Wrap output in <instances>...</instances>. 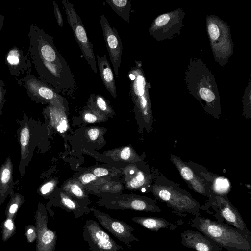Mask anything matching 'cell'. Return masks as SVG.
Segmentation results:
<instances>
[{
    "instance_id": "24",
    "label": "cell",
    "mask_w": 251,
    "mask_h": 251,
    "mask_svg": "<svg viewBox=\"0 0 251 251\" xmlns=\"http://www.w3.org/2000/svg\"><path fill=\"white\" fill-rule=\"evenodd\" d=\"M25 235L29 243H32L37 239V230L35 225H29L25 227Z\"/></svg>"
},
{
    "instance_id": "16",
    "label": "cell",
    "mask_w": 251,
    "mask_h": 251,
    "mask_svg": "<svg viewBox=\"0 0 251 251\" xmlns=\"http://www.w3.org/2000/svg\"><path fill=\"white\" fill-rule=\"evenodd\" d=\"M198 172L200 175H197L201 176L209 184L211 195L224 196L229 192L231 185L227 178L217 175L212 176V173L201 169Z\"/></svg>"
},
{
    "instance_id": "2",
    "label": "cell",
    "mask_w": 251,
    "mask_h": 251,
    "mask_svg": "<svg viewBox=\"0 0 251 251\" xmlns=\"http://www.w3.org/2000/svg\"><path fill=\"white\" fill-rule=\"evenodd\" d=\"M188 224L228 251H251V235L219 220L195 216Z\"/></svg>"
},
{
    "instance_id": "11",
    "label": "cell",
    "mask_w": 251,
    "mask_h": 251,
    "mask_svg": "<svg viewBox=\"0 0 251 251\" xmlns=\"http://www.w3.org/2000/svg\"><path fill=\"white\" fill-rule=\"evenodd\" d=\"M170 160L175 166L183 179L194 191L205 196L211 195L209 184L198 176L193 169L180 158L174 154L170 156Z\"/></svg>"
},
{
    "instance_id": "35",
    "label": "cell",
    "mask_w": 251,
    "mask_h": 251,
    "mask_svg": "<svg viewBox=\"0 0 251 251\" xmlns=\"http://www.w3.org/2000/svg\"><path fill=\"white\" fill-rule=\"evenodd\" d=\"M96 179V176L94 174L90 173L86 174L81 177V180L85 183H88Z\"/></svg>"
},
{
    "instance_id": "1",
    "label": "cell",
    "mask_w": 251,
    "mask_h": 251,
    "mask_svg": "<svg viewBox=\"0 0 251 251\" xmlns=\"http://www.w3.org/2000/svg\"><path fill=\"white\" fill-rule=\"evenodd\" d=\"M28 53L39 79L57 93L72 94L76 83L66 60L55 47L53 37L31 24L28 33Z\"/></svg>"
},
{
    "instance_id": "37",
    "label": "cell",
    "mask_w": 251,
    "mask_h": 251,
    "mask_svg": "<svg viewBox=\"0 0 251 251\" xmlns=\"http://www.w3.org/2000/svg\"><path fill=\"white\" fill-rule=\"evenodd\" d=\"M4 22V16L0 14V33L3 27Z\"/></svg>"
},
{
    "instance_id": "26",
    "label": "cell",
    "mask_w": 251,
    "mask_h": 251,
    "mask_svg": "<svg viewBox=\"0 0 251 251\" xmlns=\"http://www.w3.org/2000/svg\"><path fill=\"white\" fill-rule=\"evenodd\" d=\"M201 97L207 102H212L215 99L214 94L206 88H201L199 91Z\"/></svg>"
},
{
    "instance_id": "8",
    "label": "cell",
    "mask_w": 251,
    "mask_h": 251,
    "mask_svg": "<svg viewBox=\"0 0 251 251\" xmlns=\"http://www.w3.org/2000/svg\"><path fill=\"white\" fill-rule=\"evenodd\" d=\"M91 211L99 224L119 240L125 243L128 249H131L132 242L139 241L132 233L135 229L126 223L114 219L96 209L92 208Z\"/></svg>"
},
{
    "instance_id": "32",
    "label": "cell",
    "mask_w": 251,
    "mask_h": 251,
    "mask_svg": "<svg viewBox=\"0 0 251 251\" xmlns=\"http://www.w3.org/2000/svg\"><path fill=\"white\" fill-rule=\"evenodd\" d=\"M170 20V16L168 14H163L159 16L155 20V24L157 26H163L166 24Z\"/></svg>"
},
{
    "instance_id": "4",
    "label": "cell",
    "mask_w": 251,
    "mask_h": 251,
    "mask_svg": "<svg viewBox=\"0 0 251 251\" xmlns=\"http://www.w3.org/2000/svg\"><path fill=\"white\" fill-rule=\"evenodd\" d=\"M30 69L26 75L18 80V84L25 89L30 99L36 103H48L63 109L65 99L52 87L31 74Z\"/></svg>"
},
{
    "instance_id": "21",
    "label": "cell",
    "mask_w": 251,
    "mask_h": 251,
    "mask_svg": "<svg viewBox=\"0 0 251 251\" xmlns=\"http://www.w3.org/2000/svg\"><path fill=\"white\" fill-rule=\"evenodd\" d=\"M10 195V199L6 209L5 215L6 218L14 219L18 209L24 203L25 199L22 194L14 191Z\"/></svg>"
},
{
    "instance_id": "13",
    "label": "cell",
    "mask_w": 251,
    "mask_h": 251,
    "mask_svg": "<svg viewBox=\"0 0 251 251\" xmlns=\"http://www.w3.org/2000/svg\"><path fill=\"white\" fill-rule=\"evenodd\" d=\"M181 243L196 251H222L214 241L199 231L184 230L180 233Z\"/></svg>"
},
{
    "instance_id": "27",
    "label": "cell",
    "mask_w": 251,
    "mask_h": 251,
    "mask_svg": "<svg viewBox=\"0 0 251 251\" xmlns=\"http://www.w3.org/2000/svg\"><path fill=\"white\" fill-rule=\"evenodd\" d=\"M54 185L53 181H50L44 183L39 188L40 193L43 196L48 195L53 190Z\"/></svg>"
},
{
    "instance_id": "5",
    "label": "cell",
    "mask_w": 251,
    "mask_h": 251,
    "mask_svg": "<svg viewBox=\"0 0 251 251\" xmlns=\"http://www.w3.org/2000/svg\"><path fill=\"white\" fill-rule=\"evenodd\" d=\"M62 3L64 7L68 22L73 30L83 57L92 71L96 74H98L93 44L89 41L80 17L76 13L72 3L67 0H62Z\"/></svg>"
},
{
    "instance_id": "15",
    "label": "cell",
    "mask_w": 251,
    "mask_h": 251,
    "mask_svg": "<svg viewBox=\"0 0 251 251\" xmlns=\"http://www.w3.org/2000/svg\"><path fill=\"white\" fill-rule=\"evenodd\" d=\"M13 166L10 157H7L0 168V205L7 196L13 191L15 183L13 177Z\"/></svg>"
},
{
    "instance_id": "19",
    "label": "cell",
    "mask_w": 251,
    "mask_h": 251,
    "mask_svg": "<svg viewBox=\"0 0 251 251\" xmlns=\"http://www.w3.org/2000/svg\"><path fill=\"white\" fill-rule=\"evenodd\" d=\"M58 205L67 211L72 212L75 218H79L90 212V209L84 202L75 200L63 193L60 194Z\"/></svg>"
},
{
    "instance_id": "12",
    "label": "cell",
    "mask_w": 251,
    "mask_h": 251,
    "mask_svg": "<svg viewBox=\"0 0 251 251\" xmlns=\"http://www.w3.org/2000/svg\"><path fill=\"white\" fill-rule=\"evenodd\" d=\"M24 121L19 130V141L20 145V160L19 172L21 176L25 174V169L30 160L33 153V131L28 123Z\"/></svg>"
},
{
    "instance_id": "36",
    "label": "cell",
    "mask_w": 251,
    "mask_h": 251,
    "mask_svg": "<svg viewBox=\"0 0 251 251\" xmlns=\"http://www.w3.org/2000/svg\"><path fill=\"white\" fill-rule=\"evenodd\" d=\"M100 131L97 128H92L88 132V136L92 140H96L99 135Z\"/></svg>"
},
{
    "instance_id": "33",
    "label": "cell",
    "mask_w": 251,
    "mask_h": 251,
    "mask_svg": "<svg viewBox=\"0 0 251 251\" xmlns=\"http://www.w3.org/2000/svg\"><path fill=\"white\" fill-rule=\"evenodd\" d=\"M131 149L129 147L124 148L120 153L121 158L123 160L128 159L131 156Z\"/></svg>"
},
{
    "instance_id": "30",
    "label": "cell",
    "mask_w": 251,
    "mask_h": 251,
    "mask_svg": "<svg viewBox=\"0 0 251 251\" xmlns=\"http://www.w3.org/2000/svg\"><path fill=\"white\" fill-rule=\"evenodd\" d=\"M208 32L210 38L213 40L217 39L219 36V29L215 24H212L209 25Z\"/></svg>"
},
{
    "instance_id": "28",
    "label": "cell",
    "mask_w": 251,
    "mask_h": 251,
    "mask_svg": "<svg viewBox=\"0 0 251 251\" xmlns=\"http://www.w3.org/2000/svg\"><path fill=\"white\" fill-rule=\"evenodd\" d=\"M6 89L4 82L3 80H0V115L2 114V107L5 102Z\"/></svg>"
},
{
    "instance_id": "34",
    "label": "cell",
    "mask_w": 251,
    "mask_h": 251,
    "mask_svg": "<svg viewBox=\"0 0 251 251\" xmlns=\"http://www.w3.org/2000/svg\"><path fill=\"white\" fill-rule=\"evenodd\" d=\"M93 173L96 176L100 177L107 175L108 174V171L105 168H97L93 171Z\"/></svg>"
},
{
    "instance_id": "6",
    "label": "cell",
    "mask_w": 251,
    "mask_h": 251,
    "mask_svg": "<svg viewBox=\"0 0 251 251\" xmlns=\"http://www.w3.org/2000/svg\"><path fill=\"white\" fill-rule=\"evenodd\" d=\"M82 236L92 251H119L123 250V247L118 245L103 230L100 224L93 219L85 221Z\"/></svg>"
},
{
    "instance_id": "23",
    "label": "cell",
    "mask_w": 251,
    "mask_h": 251,
    "mask_svg": "<svg viewBox=\"0 0 251 251\" xmlns=\"http://www.w3.org/2000/svg\"><path fill=\"white\" fill-rule=\"evenodd\" d=\"M16 227L13 219L6 218L2 227V239L3 241L8 240L15 233Z\"/></svg>"
},
{
    "instance_id": "22",
    "label": "cell",
    "mask_w": 251,
    "mask_h": 251,
    "mask_svg": "<svg viewBox=\"0 0 251 251\" xmlns=\"http://www.w3.org/2000/svg\"><path fill=\"white\" fill-rule=\"evenodd\" d=\"M88 105L93 110H97L104 113H110L112 112L111 108L109 102L101 95L92 93L90 95Z\"/></svg>"
},
{
    "instance_id": "18",
    "label": "cell",
    "mask_w": 251,
    "mask_h": 251,
    "mask_svg": "<svg viewBox=\"0 0 251 251\" xmlns=\"http://www.w3.org/2000/svg\"><path fill=\"white\" fill-rule=\"evenodd\" d=\"M134 222L150 230L157 232L162 228L174 230L177 226L167 220L155 217L135 216L131 218Z\"/></svg>"
},
{
    "instance_id": "14",
    "label": "cell",
    "mask_w": 251,
    "mask_h": 251,
    "mask_svg": "<svg viewBox=\"0 0 251 251\" xmlns=\"http://www.w3.org/2000/svg\"><path fill=\"white\" fill-rule=\"evenodd\" d=\"M28 53L25 55L22 49L17 46L11 48L5 57V63L8 68L10 74L17 77L26 73L31 67V60L28 59Z\"/></svg>"
},
{
    "instance_id": "29",
    "label": "cell",
    "mask_w": 251,
    "mask_h": 251,
    "mask_svg": "<svg viewBox=\"0 0 251 251\" xmlns=\"http://www.w3.org/2000/svg\"><path fill=\"white\" fill-rule=\"evenodd\" d=\"M53 3L54 15L57 24L60 27H63L64 22L60 10L57 4L55 1H53Z\"/></svg>"
},
{
    "instance_id": "25",
    "label": "cell",
    "mask_w": 251,
    "mask_h": 251,
    "mask_svg": "<svg viewBox=\"0 0 251 251\" xmlns=\"http://www.w3.org/2000/svg\"><path fill=\"white\" fill-rule=\"evenodd\" d=\"M69 191L74 196L79 198L83 199L85 195L82 189L77 184H73L70 185Z\"/></svg>"
},
{
    "instance_id": "10",
    "label": "cell",
    "mask_w": 251,
    "mask_h": 251,
    "mask_svg": "<svg viewBox=\"0 0 251 251\" xmlns=\"http://www.w3.org/2000/svg\"><path fill=\"white\" fill-rule=\"evenodd\" d=\"M100 24L115 75L118 76L123 50L121 38L117 30L111 26L109 22L103 15H101L100 16Z\"/></svg>"
},
{
    "instance_id": "31",
    "label": "cell",
    "mask_w": 251,
    "mask_h": 251,
    "mask_svg": "<svg viewBox=\"0 0 251 251\" xmlns=\"http://www.w3.org/2000/svg\"><path fill=\"white\" fill-rule=\"evenodd\" d=\"M95 112L92 111H85L83 113V118L85 121L88 123H93L97 121L98 119L97 115L95 114Z\"/></svg>"
},
{
    "instance_id": "17",
    "label": "cell",
    "mask_w": 251,
    "mask_h": 251,
    "mask_svg": "<svg viewBox=\"0 0 251 251\" xmlns=\"http://www.w3.org/2000/svg\"><path fill=\"white\" fill-rule=\"evenodd\" d=\"M96 56L100 76L103 83L107 90L115 98L117 97L116 82L107 56H100L98 55Z\"/></svg>"
},
{
    "instance_id": "3",
    "label": "cell",
    "mask_w": 251,
    "mask_h": 251,
    "mask_svg": "<svg viewBox=\"0 0 251 251\" xmlns=\"http://www.w3.org/2000/svg\"><path fill=\"white\" fill-rule=\"evenodd\" d=\"M150 187L155 197L166 203L176 214L181 215L183 213H188L195 216L201 215L200 203L189 192L164 176L158 175Z\"/></svg>"
},
{
    "instance_id": "9",
    "label": "cell",
    "mask_w": 251,
    "mask_h": 251,
    "mask_svg": "<svg viewBox=\"0 0 251 251\" xmlns=\"http://www.w3.org/2000/svg\"><path fill=\"white\" fill-rule=\"evenodd\" d=\"M35 219L37 230L36 251H54L57 243V232L48 227V212L41 203L38 204Z\"/></svg>"
},
{
    "instance_id": "7",
    "label": "cell",
    "mask_w": 251,
    "mask_h": 251,
    "mask_svg": "<svg viewBox=\"0 0 251 251\" xmlns=\"http://www.w3.org/2000/svg\"><path fill=\"white\" fill-rule=\"evenodd\" d=\"M209 198L211 199L213 209L217 212L214 216L217 220L222 222L225 221L229 225L251 235L241 214L229 201L227 195L212 194Z\"/></svg>"
},
{
    "instance_id": "20",
    "label": "cell",
    "mask_w": 251,
    "mask_h": 251,
    "mask_svg": "<svg viewBox=\"0 0 251 251\" xmlns=\"http://www.w3.org/2000/svg\"><path fill=\"white\" fill-rule=\"evenodd\" d=\"M110 7L119 16L129 23L131 1L129 0H105Z\"/></svg>"
}]
</instances>
